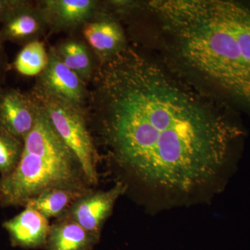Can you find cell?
Instances as JSON below:
<instances>
[{"label": "cell", "instance_id": "obj_5", "mask_svg": "<svg viewBox=\"0 0 250 250\" xmlns=\"http://www.w3.org/2000/svg\"><path fill=\"white\" fill-rule=\"evenodd\" d=\"M83 41L93 51L99 64L104 63L128 47L121 23L114 15L102 7L80 31Z\"/></svg>", "mask_w": 250, "mask_h": 250}, {"label": "cell", "instance_id": "obj_14", "mask_svg": "<svg viewBox=\"0 0 250 250\" xmlns=\"http://www.w3.org/2000/svg\"><path fill=\"white\" fill-rule=\"evenodd\" d=\"M86 193L85 190L77 189H49L31 199L24 207L38 210L47 219L55 218L62 214L72 204Z\"/></svg>", "mask_w": 250, "mask_h": 250}, {"label": "cell", "instance_id": "obj_12", "mask_svg": "<svg viewBox=\"0 0 250 250\" xmlns=\"http://www.w3.org/2000/svg\"><path fill=\"white\" fill-rule=\"evenodd\" d=\"M52 47L58 58L89 85L99 63L83 39L77 34L70 35Z\"/></svg>", "mask_w": 250, "mask_h": 250}, {"label": "cell", "instance_id": "obj_2", "mask_svg": "<svg viewBox=\"0 0 250 250\" xmlns=\"http://www.w3.org/2000/svg\"><path fill=\"white\" fill-rule=\"evenodd\" d=\"M146 4L180 60L250 113V3L154 0Z\"/></svg>", "mask_w": 250, "mask_h": 250}, {"label": "cell", "instance_id": "obj_17", "mask_svg": "<svg viewBox=\"0 0 250 250\" xmlns=\"http://www.w3.org/2000/svg\"><path fill=\"white\" fill-rule=\"evenodd\" d=\"M11 69V64L5 50L4 43L0 41V90L4 88L6 75Z\"/></svg>", "mask_w": 250, "mask_h": 250}, {"label": "cell", "instance_id": "obj_8", "mask_svg": "<svg viewBox=\"0 0 250 250\" xmlns=\"http://www.w3.org/2000/svg\"><path fill=\"white\" fill-rule=\"evenodd\" d=\"M39 112L30 91L5 87L0 90V126L23 142L35 126Z\"/></svg>", "mask_w": 250, "mask_h": 250}, {"label": "cell", "instance_id": "obj_13", "mask_svg": "<svg viewBox=\"0 0 250 250\" xmlns=\"http://www.w3.org/2000/svg\"><path fill=\"white\" fill-rule=\"evenodd\" d=\"M99 239L100 237L65 218L50 226L45 246L47 250H90Z\"/></svg>", "mask_w": 250, "mask_h": 250}, {"label": "cell", "instance_id": "obj_1", "mask_svg": "<svg viewBox=\"0 0 250 250\" xmlns=\"http://www.w3.org/2000/svg\"><path fill=\"white\" fill-rule=\"evenodd\" d=\"M88 90V124L121 166L164 191L204 187L245 135L230 113L132 47L99 64Z\"/></svg>", "mask_w": 250, "mask_h": 250}, {"label": "cell", "instance_id": "obj_3", "mask_svg": "<svg viewBox=\"0 0 250 250\" xmlns=\"http://www.w3.org/2000/svg\"><path fill=\"white\" fill-rule=\"evenodd\" d=\"M39 106L35 126L24 140L19 164L9 175L0 177L1 207L25 206L49 189L84 190L85 178L78 159Z\"/></svg>", "mask_w": 250, "mask_h": 250}, {"label": "cell", "instance_id": "obj_15", "mask_svg": "<svg viewBox=\"0 0 250 250\" xmlns=\"http://www.w3.org/2000/svg\"><path fill=\"white\" fill-rule=\"evenodd\" d=\"M48 59L43 41H33L22 46L11 67L22 76L38 77L47 66Z\"/></svg>", "mask_w": 250, "mask_h": 250}, {"label": "cell", "instance_id": "obj_9", "mask_svg": "<svg viewBox=\"0 0 250 250\" xmlns=\"http://www.w3.org/2000/svg\"><path fill=\"white\" fill-rule=\"evenodd\" d=\"M48 34L45 17L37 1L21 0L0 28V41L24 46Z\"/></svg>", "mask_w": 250, "mask_h": 250}, {"label": "cell", "instance_id": "obj_7", "mask_svg": "<svg viewBox=\"0 0 250 250\" xmlns=\"http://www.w3.org/2000/svg\"><path fill=\"white\" fill-rule=\"evenodd\" d=\"M37 2L47 22L48 34L76 35L102 7V1L98 0H41Z\"/></svg>", "mask_w": 250, "mask_h": 250}, {"label": "cell", "instance_id": "obj_18", "mask_svg": "<svg viewBox=\"0 0 250 250\" xmlns=\"http://www.w3.org/2000/svg\"><path fill=\"white\" fill-rule=\"evenodd\" d=\"M21 2V0H0V23L4 22L13 10Z\"/></svg>", "mask_w": 250, "mask_h": 250}, {"label": "cell", "instance_id": "obj_4", "mask_svg": "<svg viewBox=\"0 0 250 250\" xmlns=\"http://www.w3.org/2000/svg\"><path fill=\"white\" fill-rule=\"evenodd\" d=\"M30 92L61 139L76 156L86 182L96 184L99 154L84 108L34 87Z\"/></svg>", "mask_w": 250, "mask_h": 250}, {"label": "cell", "instance_id": "obj_10", "mask_svg": "<svg viewBox=\"0 0 250 250\" xmlns=\"http://www.w3.org/2000/svg\"><path fill=\"white\" fill-rule=\"evenodd\" d=\"M126 186L117 184L107 191L86 193L72 204L65 218L73 220L90 233L100 236L104 223Z\"/></svg>", "mask_w": 250, "mask_h": 250}, {"label": "cell", "instance_id": "obj_6", "mask_svg": "<svg viewBox=\"0 0 250 250\" xmlns=\"http://www.w3.org/2000/svg\"><path fill=\"white\" fill-rule=\"evenodd\" d=\"M48 54L47 66L36 77L33 87L85 109L89 95L88 85L58 58L52 46L49 47Z\"/></svg>", "mask_w": 250, "mask_h": 250}, {"label": "cell", "instance_id": "obj_16", "mask_svg": "<svg viewBox=\"0 0 250 250\" xmlns=\"http://www.w3.org/2000/svg\"><path fill=\"white\" fill-rule=\"evenodd\" d=\"M24 142L0 126V174L9 175L17 167L22 156Z\"/></svg>", "mask_w": 250, "mask_h": 250}, {"label": "cell", "instance_id": "obj_11", "mask_svg": "<svg viewBox=\"0 0 250 250\" xmlns=\"http://www.w3.org/2000/svg\"><path fill=\"white\" fill-rule=\"evenodd\" d=\"M14 246L23 248H37L46 246L50 225L49 219L38 210L25 207L14 218L3 223Z\"/></svg>", "mask_w": 250, "mask_h": 250}]
</instances>
